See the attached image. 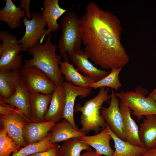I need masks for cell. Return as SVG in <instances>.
I'll use <instances>...</instances> for the list:
<instances>
[{
	"label": "cell",
	"mask_w": 156,
	"mask_h": 156,
	"mask_svg": "<svg viewBox=\"0 0 156 156\" xmlns=\"http://www.w3.org/2000/svg\"><path fill=\"white\" fill-rule=\"evenodd\" d=\"M145 117L140 125L139 136L144 147L149 149L156 147V115Z\"/></svg>",
	"instance_id": "cell-21"
},
{
	"label": "cell",
	"mask_w": 156,
	"mask_h": 156,
	"mask_svg": "<svg viewBox=\"0 0 156 156\" xmlns=\"http://www.w3.org/2000/svg\"><path fill=\"white\" fill-rule=\"evenodd\" d=\"M21 78L19 70H0V97L7 98L15 92Z\"/></svg>",
	"instance_id": "cell-22"
},
{
	"label": "cell",
	"mask_w": 156,
	"mask_h": 156,
	"mask_svg": "<svg viewBox=\"0 0 156 156\" xmlns=\"http://www.w3.org/2000/svg\"><path fill=\"white\" fill-rule=\"evenodd\" d=\"M120 107L123 118L126 141L135 145L144 147L140 138L139 127L131 117L130 109L121 103Z\"/></svg>",
	"instance_id": "cell-20"
},
{
	"label": "cell",
	"mask_w": 156,
	"mask_h": 156,
	"mask_svg": "<svg viewBox=\"0 0 156 156\" xmlns=\"http://www.w3.org/2000/svg\"><path fill=\"white\" fill-rule=\"evenodd\" d=\"M109 106L102 107L101 115L110 129L117 136L126 141L124 122L120 107L119 99L111 89Z\"/></svg>",
	"instance_id": "cell-10"
},
{
	"label": "cell",
	"mask_w": 156,
	"mask_h": 156,
	"mask_svg": "<svg viewBox=\"0 0 156 156\" xmlns=\"http://www.w3.org/2000/svg\"><path fill=\"white\" fill-rule=\"evenodd\" d=\"M80 156H103L95 151H87L81 155Z\"/></svg>",
	"instance_id": "cell-33"
},
{
	"label": "cell",
	"mask_w": 156,
	"mask_h": 156,
	"mask_svg": "<svg viewBox=\"0 0 156 156\" xmlns=\"http://www.w3.org/2000/svg\"><path fill=\"white\" fill-rule=\"evenodd\" d=\"M30 93L32 122L44 121V116L48 110L52 94Z\"/></svg>",
	"instance_id": "cell-19"
},
{
	"label": "cell",
	"mask_w": 156,
	"mask_h": 156,
	"mask_svg": "<svg viewBox=\"0 0 156 156\" xmlns=\"http://www.w3.org/2000/svg\"><path fill=\"white\" fill-rule=\"evenodd\" d=\"M32 122L18 108L2 102L0 103V123L8 135L16 144L23 147L28 144L23 136V129L28 122Z\"/></svg>",
	"instance_id": "cell-6"
},
{
	"label": "cell",
	"mask_w": 156,
	"mask_h": 156,
	"mask_svg": "<svg viewBox=\"0 0 156 156\" xmlns=\"http://www.w3.org/2000/svg\"><path fill=\"white\" fill-rule=\"evenodd\" d=\"M83 150L91 151L92 148L79 138H71L64 141L60 147L59 156H80Z\"/></svg>",
	"instance_id": "cell-26"
},
{
	"label": "cell",
	"mask_w": 156,
	"mask_h": 156,
	"mask_svg": "<svg viewBox=\"0 0 156 156\" xmlns=\"http://www.w3.org/2000/svg\"><path fill=\"white\" fill-rule=\"evenodd\" d=\"M108 133L114 142L115 150L112 156H141L148 149L144 147L135 145L119 138L115 135L106 123Z\"/></svg>",
	"instance_id": "cell-24"
},
{
	"label": "cell",
	"mask_w": 156,
	"mask_h": 156,
	"mask_svg": "<svg viewBox=\"0 0 156 156\" xmlns=\"http://www.w3.org/2000/svg\"><path fill=\"white\" fill-rule=\"evenodd\" d=\"M51 37L50 34L48 35L45 43H41L39 41L28 49L33 57L25 60L24 66H34L39 69L57 87L62 86L64 80L59 67L62 56L56 54L57 47L51 42Z\"/></svg>",
	"instance_id": "cell-2"
},
{
	"label": "cell",
	"mask_w": 156,
	"mask_h": 156,
	"mask_svg": "<svg viewBox=\"0 0 156 156\" xmlns=\"http://www.w3.org/2000/svg\"><path fill=\"white\" fill-rule=\"evenodd\" d=\"M80 25L83 51L96 65L112 70L127 64L129 58L121 44L122 27L116 16L90 2L80 18Z\"/></svg>",
	"instance_id": "cell-1"
},
{
	"label": "cell",
	"mask_w": 156,
	"mask_h": 156,
	"mask_svg": "<svg viewBox=\"0 0 156 156\" xmlns=\"http://www.w3.org/2000/svg\"><path fill=\"white\" fill-rule=\"evenodd\" d=\"M148 96L152 98L156 103V88L154 89Z\"/></svg>",
	"instance_id": "cell-34"
},
{
	"label": "cell",
	"mask_w": 156,
	"mask_h": 156,
	"mask_svg": "<svg viewBox=\"0 0 156 156\" xmlns=\"http://www.w3.org/2000/svg\"><path fill=\"white\" fill-rule=\"evenodd\" d=\"M66 98L62 86H57L52 94L47 112L44 117V121L55 123L63 118Z\"/></svg>",
	"instance_id": "cell-16"
},
{
	"label": "cell",
	"mask_w": 156,
	"mask_h": 156,
	"mask_svg": "<svg viewBox=\"0 0 156 156\" xmlns=\"http://www.w3.org/2000/svg\"><path fill=\"white\" fill-rule=\"evenodd\" d=\"M79 138L82 141L94 148L99 153L105 156H112L114 154V151L110 144L112 138L108 133L106 126L99 133L93 135H85Z\"/></svg>",
	"instance_id": "cell-17"
},
{
	"label": "cell",
	"mask_w": 156,
	"mask_h": 156,
	"mask_svg": "<svg viewBox=\"0 0 156 156\" xmlns=\"http://www.w3.org/2000/svg\"><path fill=\"white\" fill-rule=\"evenodd\" d=\"M148 94L147 90L140 86L136 87L134 90L115 92L121 103L129 108L138 121L144 116L156 115V103L150 97L146 96Z\"/></svg>",
	"instance_id": "cell-5"
},
{
	"label": "cell",
	"mask_w": 156,
	"mask_h": 156,
	"mask_svg": "<svg viewBox=\"0 0 156 156\" xmlns=\"http://www.w3.org/2000/svg\"><path fill=\"white\" fill-rule=\"evenodd\" d=\"M141 156H156V147L148 149Z\"/></svg>",
	"instance_id": "cell-32"
},
{
	"label": "cell",
	"mask_w": 156,
	"mask_h": 156,
	"mask_svg": "<svg viewBox=\"0 0 156 156\" xmlns=\"http://www.w3.org/2000/svg\"><path fill=\"white\" fill-rule=\"evenodd\" d=\"M0 70H20L23 67L22 63L21 46L16 36L8 31L0 32Z\"/></svg>",
	"instance_id": "cell-7"
},
{
	"label": "cell",
	"mask_w": 156,
	"mask_h": 156,
	"mask_svg": "<svg viewBox=\"0 0 156 156\" xmlns=\"http://www.w3.org/2000/svg\"><path fill=\"white\" fill-rule=\"evenodd\" d=\"M60 147L57 144L53 148L47 151L38 153L28 156H59Z\"/></svg>",
	"instance_id": "cell-30"
},
{
	"label": "cell",
	"mask_w": 156,
	"mask_h": 156,
	"mask_svg": "<svg viewBox=\"0 0 156 156\" xmlns=\"http://www.w3.org/2000/svg\"><path fill=\"white\" fill-rule=\"evenodd\" d=\"M50 131V141L53 144L86 135L85 133L75 129L70 122L64 118L55 123Z\"/></svg>",
	"instance_id": "cell-18"
},
{
	"label": "cell",
	"mask_w": 156,
	"mask_h": 156,
	"mask_svg": "<svg viewBox=\"0 0 156 156\" xmlns=\"http://www.w3.org/2000/svg\"><path fill=\"white\" fill-rule=\"evenodd\" d=\"M122 69L119 68L111 70L107 75L100 80L92 83L90 88L96 89L107 87L111 88L114 90H118L122 86L119 79V75Z\"/></svg>",
	"instance_id": "cell-28"
},
{
	"label": "cell",
	"mask_w": 156,
	"mask_h": 156,
	"mask_svg": "<svg viewBox=\"0 0 156 156\" xmlns=\"http://www.w3.org/2000/svg\"><path fill=\"white\" fill-rule=\"evenodd\" d=\"M0 130V156H10L12 153L17 152L21 148L10 137L6 129L1 127Z\"/></svg>",
	"instance_id": "cell-29"
},
{
	"label": "cell",
	"mask_w": 156,
	"mask_h": 156,
	"mask_svg": "<svg viewBox=\"0 0 156 156\" xmlns=\"http://www.w3.org/2000/svg\"><path fill=\"white\" fill-rule=\"evenodd\" d=\"M68 57L76 67V70L90 78L94 82L100 80L108 75L109 72L94 66L81 49L68 55Z\"/></svg>",
	"instance_id": "cell-11"
},
{
	"label": "cell",
	"mask_w": 156,
	"mask_h": 156,
	"mask_svg": "<svg viewBox=\"0 0 156 156\" xmlns=\"http://www.w3.org/2000/svg\"><path fill=\"white\" fill-rule=\"evenodd\" d=\"M25 14V12L16 7L11 0H6L5 5L0 10V20L6 23L10 28L14 29L21 26V18Z\"/></svg>",
	"instance_id": "cell-23"
},
{
	"label": "cell",
	"mask_w": 156,
	"mask_h": 156,
	"mask_svg": "<svg viewBox=\"0 0 156 156\" xmlns=\"http://www.w3.org/2000/svg\"><path fill=\"white\" fill-rule=\"evenodd\" d=\"M60 25L62 36L58 47L65 61L69 62L68 55L81 49L82 43L80 25V18L75 12H67L62 18Z\"/></svg>",
	"instance_id": "cell-4"
},
{
	"label": "cell",
	"mask_w": 156,
	"mask_h": 156,
	"mask_svg": "<svg viewBox=\"0 0 156 156\" xmlns=\"http://www.w3.org/2000/svg\"><path fill=\"white\" fill-rule=\"evenodd\" d=\"M43 6L42 13L47 27L46 33L40 40L41 43H42L46 36L50 34L52 31H55L58 29L60 26L57 23L58 19L70 9H65L60 7L58 0H44Z\"/></svg>",
	"instance_id": "cell-14"
},
{
	"label": "cell",
	"mask_w": 156,
	"mask_h": 156,
	"mask_svg": "<svg viewBox=\"0 0 156 156\" xmlns=\"http://www.w3.org/2000/svg\"><path fill=\"white\" fill-rule=\"evenodd\" d=\"M19 1L21 3L19 7L21 8L22 10L25 12V17L29 20L31 19L32 16L29 10L30 3L31 1L30 0H20Z\"/></svg>",
	"instance_id": "cell-31"
},
{
	"label": "cell",
	"mask_w": 156,
	"mask_h": 156,
	"mask_svg": "<svg viewBox=\"0 0 156 156\" xmlns=\"http://www.w3.org/2000/svg\"><path fill=\"white\" fill-rule=\"evenodd\" d=\"M62 86L66 98L63 118L67 120L75 129L78 130L74 117L75 102L76 97L78 96L86 97L89 95L91 92V88L76 86L66 81L64 82Z\"/></svg>",
	"instance_id": "cell-12"
},
{
	"label": "cell",
	"mask_w": 156,
	"mask_h": 156,
	"mask_svg": "<svg viewBox=\"0 0 156 156\" xmlns=\"http://www.w3.org/2000/svg\"><path fill=\"white\" fill-rule=\"evenodd\" d=\"M32 18H23V23L25 27L24 36L18 42L21 46L22 51L25 52L39 41L46 33L47 24L42 12H36L32 14Z\"/></svg>",
	"instance_id": "cell-9"
},
{
	"label": "cell",
	"mask_w": 156,
	"mask_h": 156,
	"mask_svg": "<svg viewBox=\"0 0 156 156\" xmlns=\"http://www.w3.org/2000/svg\"><path fill=\"white\" fill-rule=\"evenodd\" d=\"M0 101L18 108L32 121L30 93L21 77L14 93L7 98L0 97Z\"/></svg>",
	"instance_id": "cell-13"
},
{
	"label": "cell",
	"mask_w": 156,
	"mask_h": 156,
	"mask_svg": "<svg viewBox=\"0 0 156 156\" xmlns=\"http://www.w3.org/2000/svg\"><path fill=\"white\" fill-rule=\"evenodd\" d=\"M51 137V135L49 132L47 136L42 141L37 143L28 144L21 148L17 152L12 153L10 156H28L49 150L57 145L56 144L50 142Z\"/></svg>",
	"instance_id": "cell-27"
},
{
	"label": "cell",
	"mask_w": 156,
	"mask_h": 156,
	"mask_svg": "<svg viewBox=\"0 0 156 156\" xmlns=\"http://www.w3.org/2000/svg\"><path fill=\"white\" fill-rule=\"evenodd\" d=\"M55 123L49 121L28 122L23 129V136L27 144L37 143L44 140Z\"/></svg>",
	"instance_id": "cell-15"
},
{
	"label": "cell",
	"mask_w": 156,
	"mask_h": 156,
	"mask_svg": "<svg viewBox=\"0 0 156 156\" xmlns=\"http://www.w3.org/2000/svg\"><path fill=\"white\" fill-rule=\"evenodd\" d=\"M21 77L30 93L51 94L56 88L55 83L34 66H24L20 70Z\"/></svg>",
	"instance_id": "cell-8"
},
{
	"label": "cell",
	"mask_w": 156,
	"mask_h": 156,
	"mask_svg": "<svg viewBox=\"0 0 156 156\" xmlns=\"http://www.w3.org/2000/svg\"><path fill=\"white\" fill-rule=\"evenodd\" d=\"M60 64L62 73L64 75L66 82L84 88H90V85L95 82L90 78L79 73L69 62H62Z\"/></svg>",
	"instance_id": "cell-25"
},
{
	"label": "cell",
	"mask_w": 156,
	"mask_h": 156,
	"mask_svg": "<svg viewBox=\"0 0 156 156\" xmlns=\"http://www.w3.org/2000/svg\"><path fill=\"white\" fill-rule=\"evenodd\" d=\"M110 88L102 87L97 95L85 101L84 104L77 103L74 110L80 112L81 127L79 130L87 134L91 131L97 134L106 127V123L101 115V110L104 103L110 100Z\"/></svg>",
	"instance_id": "cell-3"
}]
</instances>
